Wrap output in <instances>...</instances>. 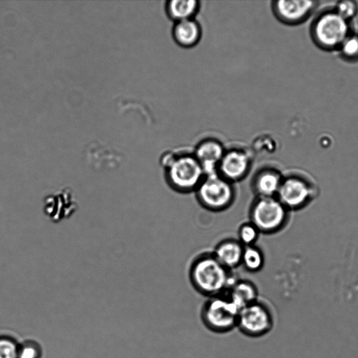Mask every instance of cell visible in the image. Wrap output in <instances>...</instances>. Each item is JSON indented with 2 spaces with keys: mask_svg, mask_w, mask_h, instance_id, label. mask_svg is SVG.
<instances>
[{
  "mask_svg": "<svg viewBox=\"0 0 358 358\" xmlns=\"http://www.w3.org/2000/svg\"><path fill=\"white\" fill-rule=\"evenodd\" d=\"M189 278L194 289L208 297L224 294L236 280L231 271L212 253H204L195 258L189 268Z\"/></svg>",
  "mask_w": 358,
  "mask_h": 358,
  "instance_id": "obj_1",
  "label": "cell"
},
{
  "mask_svg": "<svg viewBox=\"0 0 358 358\" xmlns=\"http://www.w3.org/2000/svg\"><path fill=\"white\" fill-rule=\"evenodd\" d=\"M162 163L166 182L180 193L194 192L205 177L201 165L193 154L167 155Z\"/></svg>",
  "mask_w": 358,
  "mask_h": 358,
  "instance_id": "obj_2",
  "label": "cell"
},
{
  "mask_svg": "<svg viewBox=\"0 0 358 358\" xmlns=\"http://www.w3.org/2000/svg\"><path fill=\"white\" fill-rule=\"evenodd\" d=\"M238 308L225 294L208 297L201 310L204 326L217 334H224L237 326Z\"/></svg>",
  "mask_w": 358,
  "mask_h": 358,
  "instance_id": "obj_3",
  "label": "cell"
},
{
  "mask_svg": "<svg viewBox=\"0 0 358 358\" xmlns=\"http://www.w3.org/2000/svg\"><path fill=\"white\" fill-rule=\"evenodd\" d=\"M194 192L203 208L215 212L227 209L236 197L234 183L217 173L206 175Z\"/></svg>",
  "mask_w": 358,
  "mask_h": 358,
  "instance_id": "obj_4",
  "label": "cell"
},
{
  "mask_svg": "<svg viewBox=\"0 0 358 358\" xmlns=\"http://www.w3.org/2000/svg\"><path fill=\"white\" fill-rule=\"evenodd\" d=\"M251 222L260 233L276 231L285 218L284 205L272 197H257L250 209Z\"/></svg>",
  "mask_w": 358,
  "mask_h": 358,
  "instance_id": "obj_5",
  "label": "cell"
},
{
  "mask_svg": "<svg viewBox=\"0 0 358 358\" xmlns=\"http://www.w3.org/2000/svg\"><path fill=\"white\" fill-rule=\"evenodd\" d=\"M272 324L273 318L269 309L257 300L239 310L236 327L244 335L258 338L266 334Z\"/></svg>",
  "mask_w": 358,
  "mask_h": 358,
  "instance_id": "obj_6",
  "label": "cell"
},
{
  "mask_svg": "<svg viewBox=\"0 0 358 358\" xmlns=\"http://www.w3.org/2000/svg\"><path fill=\"white\" fill-rule=\"evenodd\" d=\"M313 32L320 45L331 48L341 45L345 39L348 25L345 19L338 13L329 12L317 19Z\"/></svg>",
  "mask_w": 358,
  "mask_h": 358,
  "instance_id": "obj_7",
  "label": "cell"
},
{
  "mask_svg": "<svg viewBox=\"0 0 358 358\" xmlns=\"http://www.w3.org/2000/svg\"><path fill=\"white\" fill-rule=\"evenodd\" d=\"M251 167L250 155L242 149L225 150L217 167V173L234 183L244 179Z\"/></svg>",
  "mask_w": 358,
  "mask_h": 358,
  "instance_id": "obj_8",
  "label": "cell"
},
{
  "mask_svg": "<svg viewBox=\"0 0 358 358\" xmlns=\"http://www.w3.org/2000/svg\"><path fill=\"white\" fill-rule=\"evenodd\" d=\"M224 152L220 141L208 138L198 143L193 155L201 165L206 176L217 173V167Z\"/></svg>",
  "mask_w": 358,
  "mask_h": 358,
  "instance_id": "obj_9",
  "label": "cell"
},
{
  "mask_svg": "<svg viewBox=\"0 0 358 358\" xmlns=\"http://www.w3.org/2000/svg\"><path fill=\"white\" fill-rule=\"evenodd\" d=\"M312 1H275L273 10L276 17L287 23H295L304 19L315 6Z\"/></svg>",
  "mask_w": 358,
  "mask_h": 358,
  "instance_id": "obj_10",
  "label": "cell"
},
{
  "mask_svg": "<svg viewBox=\"0 0 358 358\" xmlns=\"http://www.w3.org/2000/svg\"><path fill=\"white\" fill-rule=\"evenodd\" d=\"M243 250L244 246L238 240L227 238L220 241L212 254L224 267L231 271L241 264Z\"/></svg>",
  "mask_w": 358,
  "mask_h": 358,
  "instance_id": "obj_11",
  "label": "cell"
},
{
  "mask_svg": "<svg viewBox=\"0 0 358 358\" xmlns=\"http://www.w3.org/2000/svg\"><path fill=\"white\" fill-rule=\"evenodd\" d=\"M201 35V27L194 18L176 22L172 29V36L175 42L185 48L197 45Z\"/></svg>",
  "mask_w": 358,
  "mask_h": 358,
  "instance_id": "obj_12",
  "label": "cell"
},
{
  "mask_svg": "<svg viewBox=\"0 0 358 358\" xmlns=\"http://www.w3.org/2000/svg\"><path fill=\"white\" fill-rule=\"evenodd\" d=\"M281 184L278 174L268 169H260L252 181V188L257 197H272Z\"/></svg>",
  "mask_w": 358,
  "mask_h": 358,
  "instance_id": "obj_13",
  "label": "cell"
},
{
  "mask_svg": "<svg viewBox=\"0 0 358 358\" xmlns=\"http://www.w3.org/2000/svg\"><path fill=\"white\" fill-rule=\"evenodd\" d=\"M308 189L299 180L289 178L281 182L277 194L279 201L289 206H296L303 203L308 196Z\"/></svg>",
  "mask_w": 358,
  "mask_h": 358,
  "instance_id": "obj_14",
  "label": "cell"
},
{
  "mask_svg": "<svg viewBox=\"0 0 358 358\" xmlns=\"http://www.w3.org/2000/svg\"><path fill=\"white\" fill-rule=\"evenodd\" d=\"M224 294L239 310L258 300L257 287L247 280H236Z\"/></svg>",
  "mask_w": 358,
  "mask_h": 358,
  "instance_id": "obj_15",
  "label": "cell"
},
{
  "mask_svg": "<svg viewBox=\"0 0 358 358\" xmlns=\"http://www.w3.org/2000/svg\"><path fill=\"white\" fill-rule=\"evenodd\" d=\"M200 8L196 0H170L165 4L168 17L176 22L193 19Z\"/></svg>",
  "mask_w": 358,
  "mask_h": 358,
  "instance_id": "obj_16",
  "label": "cell"
},
{
  "mask_svg": "<svg viewBox=\"0 0 358 358\" xmlns=\"http://www.w3.org/2000/svg\"><path fill=\"white\" fill-rule=\"evenodd\" d=\"M264 262V255L260 249L255 245L244 247L241 264L247 271L257 272L263 267Z\"/></svg>",
  "mask_w": 358,
  "mask_h": 358,
  "instance_id": "obj_17",
  "label": "cell"
},
{
  "mask_svg": "<svg viewBox=\"0 0 358 358\" xmlns=\"http://www.w3.org/2000/svg\"><path fill=\"white\" fill-rule=\"evenodd\" d=\"M260 232L251 222L242 224L238 230V241L244 246L254 245L259 238Z\"/></svg>",
  "mask_w": 358,
  "mask_h": 358,
  "instance_id": "obj_18",
  "label": "cell"
},
{
  "mask_svg": "<svg viewBox=\"0 0 358 358\" xmlns=\"http://www.w3.org/2000/svg\"><path fill=\"white\" fill-rule=\"evenodd\" d=\"M19 349L11 339L0 337V358H18Z\"/></svg>",
  "mask_w": 358,
  "mask_h": 358,
  "instance_id": "obj_19",
  "label": "cell"
},
{
  "mask_svg": "<svg viewBox=\"0 0 358 358\" xmlns=\"http://www.w3.org/2000/svg\"><path fill=\"white\" fill-rule=\"evenodd\" d=\"M342 52L350 58L358 57V36H347L341 43Z\"/></svg>",
  "mask_w": 358,
  "mask_h": 358,
  "instance_id": "obj_20",
  "label": "cell"
},
{
  "mask_svg": "<svg viewBox=\"0 0 358 358\" xmlns=\"http://www.w3.org/2000/svg\"><path fill=\"white\" fill-rule=\"evenodd\" d=\"M338 13L343 18L352 17L356 12L357 5L354 1H344L338 3Z\"/></svg>",
  "mask_w": 358,
  "mask_h": 358,
  "instance_id": "obj_21",
  "label": "cell"
},
{
  "mask_svg": "<svg viewBox=\"0 0 358 358\" xmlns=\"http://www.w3.org/2000/svg\"><path fill=\"white\" fill-rule=\"evenodd\" d=\"M37 350L31 345H25L19 350L18 358H37Z\"/></svg>",
  "mask_w": 358,
  "mask_h": 358,
  "instance_id": "obj_22",
  "label": "cell"
}]
</instances>
